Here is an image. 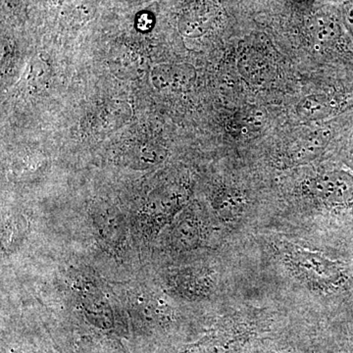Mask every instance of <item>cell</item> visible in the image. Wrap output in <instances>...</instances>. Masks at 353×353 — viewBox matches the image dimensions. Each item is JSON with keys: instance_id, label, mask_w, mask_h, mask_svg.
I'll return each instance as SVG.
<instances>
[{"instance_id": "7", "label": "cell", "mask_w": 353, "mask_h": 353, "mask_svg": "<svg viewBox=\"0 0 353 353\" xmlns=\"http://www.w3.org/2000/svg\"><path fill=\"white\" fill-rule=\"evenodd\" d=\"M329 99L321 94L309 95L296 106V112L303 119L319 120L329 115Z\"/></svg>"}, {"instance_id": "9", "label": "cell", "mask_w": 353, "mask_h": 353, "mask_svg": "<svg viewBox=\"0 0 353 353\" xmlns=\"http://www.w3.org/2000/svg\"><path fill=\"white\" fill-rule=\"evenodd\" d=\"M313 32L320 41H328L333 39L336 34V26L333 21L319 19L315 21Z\"/></svg>"}, {"instance_id": "4", "label": "cell", "mask_w": 353, "mask_h": 353, "mask_svg": "<svg viewBox=\"0 0 353 353\" xmlns=\"http://www.w3.org/2000/svg\"><path fill=\"white\" fill-rule=\"evenodd\" d=\"M328 131H314L299 137L288 145L283 158L289 164L304 163L314 159L328 145Z\"/></svg>"}, {"instance_id": "3", "label": "cell", "mask_w": 353, "mask_h": 353, "mask_svg": "<svg viewBox=\"0 0 353 353\" xmlns=\"http://www.w3.org/2000/svg\"><path fill=\"white\" fill-rule=\"evenodd\" d=\"M218 17V6L212 0H196L183 11L179 30L183 36L196 38L212 27Z\"/></svg>"}, {"instance_id": "1", "label": "cell", "mask_w": 353, "mask_h": 353, "mask_svg": "<svg viewBox=\"0 0 353 353\" xmlns=\"http://www.w3.org/2000/svg\"><path fill=\"white\" fill-rule=\"evenodd\" d=\"M288 259L297 273L311 284L330 287L341 280V269L321 253L294 246L290 250Z\"/></svg>"}, {"instance_id": "2", "label": "cell", "mask_w": 353, "mask_h": 353, "mask_svg": "<svg viewBox=\"0 0 353 353\" xmlns=\"http://www.w3.org/2000/svg\"><path fill=\"white\" fill-rule=\"evenodd\" d=\"M311 194L334 205H345L353 202V176L343 172L323 174L311 181Z\"/></svg>"}, {"instance_id": "8", "label": "cell", "mask_w": 353, "mask_h": 353, "mask_svg": "<svg viewBox=\"0 0 353 353\" xmlns=\"http://www.w3.org/2000/svg\"><path fill=\"white\" fill-rule=\"evenodd\" d=\"M219 203L221 213L227 217L233 218L243 212L245 206V199L241 192L231 190L221 194Z\"/></svg>"}, {"instance_id": "6", "label": "cell", "mask_w": 353, "mask_h": 353, "mask_svg": "<svg viewBox=\"0 0 353 353\" xmlns=\"http://www.w3.org/2000/svg\"><path fill=\"white\" fill-rule=\"evenodd\" d=\"M267 112L259 106H246L234 116L233 129L241 137L254 136L263 130L267 122Z\"/></svg>"}, {"instance_id": "5", "label": "cell", "mask_w": 353, "mask_h": 353, "mask_svg": "<svg viewBox=\"0 0 353 353\" xmlns=\"http://www.w3.org/2000/svg\"><path fill=\"white\" fill-rule=\"evenodd\" d=\"M196 72L189 65H162L154 70L152 81L162 90H183L192 85Z\"/></svg>"}]
</instances>
